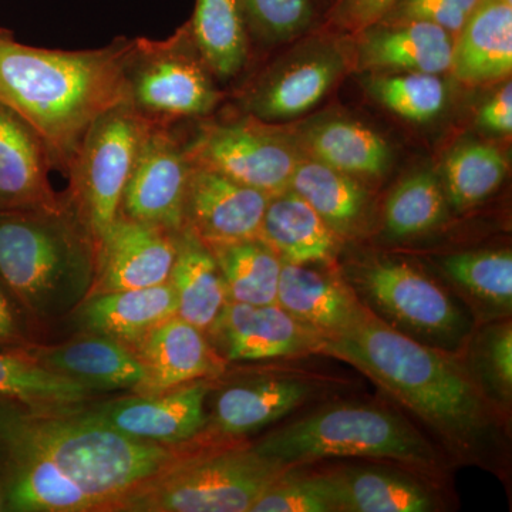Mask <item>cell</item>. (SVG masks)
<instances>
[{"instance_id": "cell-23", "label": "cell", "mask_w": 512, "mask_h": 512, "mask_svg": "<svg viewBox=\"0 0 512 512\" xmlns=\"http://www.w3.org/2000/svg\"><path fill=\"white\" fill-rule=\"evenodd\" d=\"M276 303L318 335L346 328L362 311V306L333 279L306 265L284 261Z\"/></svg>"}, {"instance_id": "cell-42", "label": "cell", "mask_w": 512, "mask_h": 512, "mask_svg": "<svg viewBox=\"0 0 512 512\" xmlns=\"http://www.w3.org/2000/svg\"><path fill=\"white\" fill-rule=\"evenodd\" d=\"M488 367L505 393H511L512 386V330L503 326L491 336L487 346Z\"/></svg>"}, {"instance_id": "cell-41", "label": "cell", "mask_w": 512, "mask_h": 512, "mask_svg": "<svg viewBox=\"0 0 512 512\" xmlns=\"http://www.w3.org/2000/svg\"><path fill=\"white\" fill-rule=\"evenodd\" d=\"M400 0H333L326 10L330 29L348 36H360L375 28Z\"/></svg>"}, {"instance_id": "cell-27", "label": "cell", "mask_w": 512, "mask_h": 512, "mask_svg": "<svg viewBox=\"0 0 512 512\" xmlns=\"http://www.w3.org/2000/svg\"><path fill=\"white\" fill-rule=\"evenodd\" d=\"M0 458L5 471V501L9 510L99 511V507L92 498L46 458L35 456Z\"/></svg>"}, {"instance_id": "cell-33", "label": "cell", "mask_w": 512, "mask_h": 512, "mask_svg": "<svg viewBox=\"0 0 512 512\" xmlns=\"http://www.w3.org/2000/svg\"><path fill=\"white\" fill-rule=\"evenodd\" d=\"M312 158L349 175L377 177L387 170L390 148L372 128L349 120H332L306 136Z\"/></svg>"}, {"instance_id": "cell-43", "label": "cell", "mask_w": 512, "mask_h": 512, "mask_svg": "<svg viewBox=\"0 0 512 512\" xmlns=\"http://www.w3.org/2000/svg\"><path fill=\"white\" fill-rule=\"evenodd\" d=\"M478 121L485 130L497 134L512 131V84L507 82L481 107Z\"/></svg>"}, {"instance_id": "cell-35", "label": "cell", "mask_w": 512, "mask_h": 512, "mask_svg": "<svg viewBox=\"0 0 512 512\" xmlns=\"http://www.w3.org/2000/svg\"><path fill=\"white\" fill-rule=\"evenodd\" d=\"M446 215V194L439 178L430 171L407 177L394 188L386 204V227L396 238L430 231Z\"/></svg>"}, {"instance_id": "cell-13", "label": "cell", "mask_w": 512, "mask_h": 512, "mask_svg": "<svg viewBox=\"0 0 512 512\" xmlns=\"http://www.w3.org/2000/svg\"><path fill=\"white\" fill-rule=\"evenodd\" d=\"M208 392V383L195 380L161 393L114 400L92 412L131 439L181 446L207 426Z\"/></svg>"}, {"instance_id": "cell-4", "label": "cell", "mask_w": 512, "mask_h": 512, "mask_svg": "<svg viewBox=\"0 0 512 512\" xmlns=\"http://www.w3.org/2000/svg\"><path fill=\"white\" fill-rule=\"evenodd\" d=\"M96 247L69 211L0 212V281L32 318H60L86 301Z\"/></svg>"}, {"instance_id": "cell-31", "label": "cell", "mask_w": 512, "mask_h": 512, "mask_svg": "<svg viewBox=\"0 0 512 512\" xmlns=\"http://www.w3.org/2000/svg\"><path fill=\"white\" fill-rule=\"evenodd\" d=\"M289 190L308 202L335 234L352 231L366 207V191L352 175L315 158H298Z\"/></svg>"}, {"instance_id": "cell-12", "label": "cell", "mask_w": 512, "mask_h": 512, "mask_svg": "<svg viewBox=\"0 0 512 512\" xmlns=\"http://www.w3.org/2000/svg\"><path fill=\"white\" fill-rule=\"evenodd\" d=\"M271 195L192 163L183 229L205 245L259 238Z\"/></svg>"}, {"instance_id": "cell-22", "label": "cell", "mask_w": 512, "mask_h": 512, "mask_svg": "<svg viewBox=\"0 0 512 512\" xmlns=\"http://www.w3.org/2000/svg\"><path fill=\"white\" fill-rule=\"evenodd\" d=\"M335 235L318 212L288 188L269 198L259 239L282 261L309 265L332 258Z\"/></svg>"}, {"instance_id": "cell-7", "label": "cell", "mask_w": 512, "mask_h": 512, "mask_svg": "<svg viewBox=\"0 0 512 512\" xmlns=\"http://www.w3.org/2000/svg\"><path fill=\"white\" fill-rule=\"evenodd\" d=\"M126 103L150 124L204 120L222 93L195 46L188 22L163 40L136 37L126 66Z\"/></svg>"}, {"instance_id": "cell-30", "label": "cell", "mask_w": 512, "mask_h": 512, "mask_svg": "<svg viewBox=\"0 0 512 512\" xmlns=\"http://www.w3.org/2000/svg\"><path fill=\"white\" fill-rule=\"evenodd\" d=\"M92 390L47 369L22 349L0 350V397L30 410L80 407Z\"/></svg>"}, {"instance_id": "cell-40", "label": "cell", "mask_w": 512, "mask_h": 512, "mask_svg": "<svg viewBox=\"0 0 512 512\" xmlns=\"http://www.w3.org/2000/svg\"><path fill=\"white\" fill-rule=\"evenodd\" d=\"M481 2L483 0H400L380 23L421 20L434 23L456 37Z\"/></svg>"}, {"instance_id": "cell-34", "label": "cell", "mask_w": 512, "mask_h": 512, "mask_svg": "<svg viewBox=\"0 0 512 512\" xmlns=\"http://www.w3.org/2000/svg\"><path fill=\"white\" fill-rule=\"evenodd\" d=\"M507 171V160L497 147L460 144L444 161L448 200L458 211L474 207L500 187Z\"/></svg>"}, {"instance_id": "cell-32", "label": "cell", "mask_w": 512, "mask_h": 512, "mask_svg": "<svg viewBox=\"0 0 512 512\" xmlns=\"http://www.w3.org/2000/svg\"><path fill=\"white\" fill-rule=\"evenodd\" d=\"M220 266L228 302L275 305L282 259L262 239L207 245Z\"/></svg>"}, {"instance_id": "cell-2", "label": "cell", "mask_w": 512, "mask_h": 512, "mask_svg": "<svg viewBox=\"0 0 512 512\" xmlns=\"http://www.w3.org/2000/svg\"><path fill=\"white\" fill-rule=\"evenodd\" d=\"M178 447L131 439L80 407L0 409V457L46 458L99 511H117L127 497L183 456Z\"/></svg>"}, {"instance_id": "cell-15", "label": "cell", "mask_w": 512, "mask_h": 512, "mask_svg": "<svg viewBox=\"0 0 512 512\" xmlns=\"http://www.w3.org/2000/svg\"><path fill=\"white\" fill-rule=\"evenodd\" d=\"M49 150L19 114L0 103V212L67 210L50 183Z\"/></svg>"}, {"instance_id": "cell-14", "label": "cell", "mask_w": 512, "mask_h": 512, "mask_svg": "<svg viewBox=\"0 0 512 512\" xmlns=\"http://www.w3.org/2000/svg\"><path fill=\"white\" fill-rule=\"evenodd\" d=\"M357 282L382 311L417 332L450 336L461 328L460 311L443 289L403 262L366 265Z\"/></svg>"}, {"instance_id": "cell-24", "label": "cell", "mask_w": 512, "mask_h": 512, "mask_svg": "<svg viewBox=\"0 0 512 512\" xmlns=\"http://www.w3.org/2000/svg\"><path fill=\"white\" fill-rule=\"evenodd\" d=\"M312 392L311 384L292 377L228 387L218 394L215 402V429L229 436L262 429L293 412Z\"/></svg>"}, {"instance_id": "cell-1", "label": "cell", "mask_w": 512, "mask_h": 512, "mask_svg": "<svg viewBox=\"0 0 512 512\" xmlns=\"http://www.w3.org/2000/svg\"><path fill=\"white\" fill-rule=\"evenodd\" d=\"M131 42L121 36L100 49H45L0 28V103L39 134L63 175L94 121L126 101Z\"/></svg>"}, {"instance_id": "cell-25", "label": "cell", "mask_w": 512, "mask_h": 512, "mask_svg": "<svg viewBox=\"0 0 512 512\" xmlns=\"http://www.w3.org/2000/svg\"><path fill=\"white\" fill-rule=\"evenodd\" d=\"M177 293V316L204 332L210 330L228 303L227 288L211 249L181 229L170 278Z\"/></svg>"}, {"instance_id": "cell-45", "label": "cell", "mask_w": 512, "mask_h": 512, "mask_svg": "<svg viewBox=\"0 0 512 512\" xmlns=\"http://www.w3.org/2000/svg\"><path fill=\"white\" fill-rule=\"evenodd\" d=\"M313 2H322V3H325L326 5V10H328L330 8V5H332L333 3V0H312V3Z\"/></svg>"}, {"instance_id": "cell-28", "label": "cell", "mask_w": 512, "mask_h": 512, "mask_svg": "<svg viewBox=\"0 0 512 512\" xmlns=\"http://www.w3.org/2000/svg\"><path fill=\"white\" fill-rule=\"evenodd\" d=\"M188 26L218 82H231L244 72L249 60V30L241 0H195Z\"/></svg>"}, {"instance_id": "cell-20", "label": "cell", "mask_w": 512, "mask_h": 512, "mask_svg": "<svg viewBox=\"0 0 512 512\" xmlns=\"http://www.w3.org/2000/svg\"><path fill=\"white\" fill-rule=\"evenodd\" d=\"M451 72L460 82L503 80L512 70V0H483L454 37Z\"/></svg>"}, {"instance_id": "cell-44", "label": "cell", "mask_w": 512, "mask_h": 512, "mask_svg": "<svg viewBox=\"0 0 512 512\" xmlns=\"http://www.w3.org/2000/svg\"><path fill=\"white\" fill-rule=\"evenodd\" d=\"M0 346L23 349L29 346L18 315V306L0 281Z\"/></svg>"}, {"instance_id": "cell-3", "label": "cell", "mask_w": 512, "mask_h": 512, "mask_svg": "<svg viewBox=\"0 0 512 512\" xmlns=\"http://www.w3.org/2000/svg\"><path fill=\"white\" fill-rule=\"evenodd\" d=\"M318 352L362 370L448 439L466 443L487 427L483 396L463 367L363 308L346 328L319 335Z\"/></svg>"}, {"instance_id": "cell-26", "label": "cell", "mask_w": 512, "mask_h": 512, "mask_svg": "<svg viewBox=\"0 0 512 512\" xmlns=\"http://www.w3.org/2000/svg\"><path fill=\"white\" fill-rule=\"evenodd\" d=\"M338 57L313 56L259 84L244 100L248 114L261 121L285 120L313 109L340 73Z\"/></svg>"}, {"instance_id": "cell-36", "label": "cell", "mask_w": 512, "mask_h": 512, "mask_svg": "<svg viewBox=\"0 0 512 512\" xmlns=\"http://www.w3.org/2000/svg\"><path fill=\"white\" fill-rule=\"evenodd\" d=\"M444 272L477 298L503 308L512 303L511 251H470L448 255Z\"/></svg>"}, {"instance_id": "cell-18", "label": "cell", "mask_w": 512, "mask_h": 512, "mask_svg": "<svg viewBox=\"0 0 512 512\" xmlns=\"http://www.w3.org/2000/svg\"><path fill=\"white\" fill-rule=\"evenodd\" d=\"M22 350L40 365L76 380L92 392L140 390L147 379L136 353L107 336H86L50 348L29 345Z\"/></svg>"}, {"instance_id": "cell-46", "label": "cell", "mask_w": 512, "mask_h": 512, "mask_svg": "<svg viewBox=\"0 0 512 512\" xmlns=\"http://www.w3.org/2000/svg\"><path fill=\"white\" fill-rule=\"evenodd\" d=\"M0 505H2V491H0Z\"/></svg>"}, {"instance_id": "cell-21", "label": "cell", "mask_w": 512, "mask_h": 512, "mask_svg": "<svg viewBox=\"0 0 512 512\" xmlns=\"http://www.w3.org/2000/svg\"><path fill=\"white\" fill-rule=\"evenodd\" d=\"M177 309L174 286L165 282L151 288L94 293L86 299L80 318L90 332L133 346L177 315Z\"/></svg>"}, {"instance_id": "cell-38", "label": "cell", "mask_w": 512, "mask_h": 512, "mask_svg": "<svg viewBox=\"0 0 512 512\" xmlns=\"http://www.w3.org/2000/svg\"><path fill=\"white\" fill-rule=\"evenodd\" d=\"M328 476L291 477L285 471L252 505L251 512H333Z\"/></svg>"}, {"instance_id": "cell-17", "label": "cell", "mask_w": 512, "mask_h": 512, "mask_svg": "<svg viewBox=\"0 0 512 512\" xmlns=\"http://www.w3.org/2000/svg\"><path fill=\"white\" fill-rule=\"evenodd\" d=\"M146 369L140 392L156 394L181 384L220 373V357L208 345L202 330L173 316L130 348Z\"/></svg>"}, {"instance_id": "cell-37", "label": "cell", "mask_w": 512, "mask_h": 512, "mask_svg": "<svg viewBox=\"0 0 512 512\" xmlns=\"http://www.w3.org/2000/svg\"><path fill=\"white\" fill-rule=\"evenodd\" d=\"M369 83L373 96L403 119L429 121L439 116L446 104V86L439 74H387Z\"/></svg>"}, {"instance_id": "cell-6", "label": "cell", "mask_w": 512, "mask_h": 512, "mask_svg": "<svg viewBox=\"0 0 512 512\" xmlns=\"http://www.w3.org/2000/svg\"><path fill=\"white\" fill-rule=\"evenodd\" d=\"M286 470L254 448L183 454L117 511L247 512Z\"/></svg>"}, {"instance_id": "cell-9", "label": "cell", "mask_w": 512, "mask_h": 512, "mask_svg": "<svg viewBox=\"0 0 512 512\" xmlns=\"http://www.w3.org/2000/svg\"><path fill=\"white\" fill-rule=\"evenodd\" d=\"M187 147L192 163L271 197L288 190L299 158L288 141L251 114L238 120H201Z\"/></svg>"}, {"instance_id": "cell-19", "label": "cell", "mask_w": 512, "mask_h": 512, "mask_svg": "<svg viewBox=\"0 0 512 512\" xmlns=\"http://www.w3.org/2000/svg\"><path fill=\"white\" fill-rule=\"evenodd\" d=\"M360 37L362 69L441 74L453 63L454 36L434 23H380Z\"/></svg>"}, {"instance_id": "cell-39", "label": "cell", "mask_w": 512, "mask_h": 512, "mask_svg": "<svg viewBox=\"0 0 512 512\" xmlns=\"http://www.w3.org/2000/svg\"><path fill=\"white\" fill-rule=\"evenodd\" d=\"M249 32L269 40H284L308 28L312 0H241Z\"/></svg>"}, {"instance_id": "cell-29", "label": "cell", "mask_w": 512, "mask_h": 512, "mask_svg": "<svg viewBox=\"0 0 512 512\" xmlns=\"http://www.w3.org/2000/svg\"><path fill=\"white\" fill-rule=\"evenodd\" d=\"M338 511L427 512L434 508L433 495L412 478L355 468L328 474Z\"/></svg>"}, {"instance_id": "cell-5", "label": "cell", "mask_w": 512, "mask_h": 512, "mask_svg": "<svg viewBox=\"0 0 512 512\" xmlns=\"http://www.w3.org/2000/svg\"><path fill=\"white\" fill-rule=\"evenodd\" d=\"M254 450L285 467L333 457L390 458L423 467L436 461L433 448L406 420L369 406L320 410L269 434Z\"/></svg>"}, {"instance_id": "cell-16", "label": "cell", "mask_w": 512, "mask_h": 512, "mask_svg": "<svg viewBox=\"0 0 512 512\" xmlns=\"http://www.w3.org/2000/svg\"><path fill=\"white\" fill-rule=\"evenodd\" d=\"M234 362L279 359L318 350L319 335L275 305L228 302L210 329Z\"/></svg>"}, {"instance_id": "cell-11", "label": "cell", "mask_w": 512, "mask_h": 512, "mask_svg": "<svg viewBox=\"0 0 512 512\" xmlns=\"http://www.w3.org/2000/svg\"><path fill=\"white\" fill-rule=\"evenodd\" d=\"M177 248L178 232L119 215L97 244L92 289L127 291L170 282Z\"/></svg>"}, {"instance_id": "cell-8", "label": "cell", "mask_w": 512, "mask_h": 512, "mask_svg": "<svg viewBox=\"0 0 512 512\" xmlns=\"http://www.w3.org/2000/svg\"><path fill=\"white\" fill-rule=\"evenodd\" d=\"M147 121L124 101L94 121L66 171L64 204L97 247L119 218Z\"/></svg>"}, {"instance_id": "cell-10", "label": "cell", "mask_w": 512, "mask_h": 512, "mask_svg": "<svg viewBox=\"0 0 512 512\" xmlns=\"http://www.w3.org/2000/svg\"><path fill=\"white\" fill-rule=\"evenodd\" d=\"M183 124H147L120 215L180 232L192 161Z\"/></svg>"}]
</instances>
